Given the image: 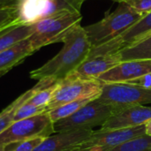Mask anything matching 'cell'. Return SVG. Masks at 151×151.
<instances>
[{
    "instance_id": "obj_1",
    "label": "cell",
    "mask_w": 151,
    "mask_h": 151,
    "mask_svg": "<svg viewBox=\"0 0 151 151\" xmlns=\"http://www.w3.org/2000/svg\"><path fill=\"white\" fill-rule=\"evenodd\" d=\"M63 48L51 59L37 69L30 72V78L37 81L53 79L59 81L75 69L88 58L91 44L81 23L73 26L62 39Z\"/></svg>"
},
{
    "instance_id": "obj_2",
    "label": "cell",
    "mask_w": 151,
    "mask_h": 151,
    "mask_svg": "<svg viewBox=\"0 0 151 151\" xmlns=\"http://www.w3.org/2000/svg\"><path fill=\"white\" fill-rule=\"evenodd\" d=\"M144 16L126 2H121L114 12L106 14L100 21L84 27V29L91 47H96L121 35Z\"/></svg>"
},
{
    "instance_id": "obj_3",
    "label": "cell",
    "mask_w": 151,
    "mask_h": 151,
    "mask_svg": "<svg viewBox=\"0 0 151 151\" xmlns=\"http://www.w3.org/2000/svg\"><path fill=\"white\" fill-rule=\"evenodd\" d=\"M81 12L63 11L51 14L33 24V32L28 38L35 51L51 43L61 42L67 32L81 23Z\"/></svg>"
},
{
    "instance_id": "obj_4",
    "label": "cell",
    "mask_w": 151,
    "mask_h": 151,
    "mask_svg": "<svg viewBox=\"0 0 151 151\" xmlns=\"http://www.w3.org/2000/svg\"><path fill=\"white\" fill-rule=\"evenodd\" d=\"M122 107H118L100 101L98 98L89 102L68 118L53 123L55 133L76 130L93 129L102 127L107 119Z\"/></svg>"
},
{
    "instance_id": "obj_5",
    "label": "cell",
    "mask_w": 151,
    "mask_h": 151,
    "mask_svg": "<svg viewBox=\"0 0 151 151\" xmlns=\"http://www.w3.org/2000/svg\"><path fill=\"white\" fill-rule=\"evenodd\" d=\"M102 88L103 83L98 80L84 79L70 73L58 81V88L45 111L47 112L63 104L81 99L98 98Z\"/></svg>"
},
{
    "instance_id": "obj_6",
    "label": "cell",
    "mask_w": 151,
    "mask_h": 151,
    "mask_svg": "<svg viewBox=\"0 0 151 151\" xmlns=\"http://www.w3.org/2000/svg\"><path fill=\"white\" fill-rule=\"evenodd\" d=\"M55 134L53 122L48 113L12 122L0 134V147H6L35 137H48Z\"/></svg>"
},
{
    "instance_id": "obj_7",
    "label": "cell",
    "mask_w": 151,
    "mask_h": 151,
    "mask_svg": "<svg viewBox=\"0 0 151 151\" xmlns=\"http://www.w3.org/2000/svg\"><path fill=\"white\" fill-rule=\"evenodd\" d=\"M98 99L118 107L151 104V88L131 83H103Z\"/></svg>"
},
{
    "instance_id": "obj_8",
    "label": "cell",
    "mask_w": 151,
    "mask_h": 151,
    "mask_svg": "<svg viewBox=\"0 0 151 151\" xmlns=\"http://www.w3.org/2000/svg\"><path fill=\"white\" fill-rule=\"evenodd\" d=\"M145 135V125L122 129L97 130L85 141L79 150L95 149L97 151H108L126 142Z\"/></svg>"
},
{
    "instance_id": "obj_9",
    "label": "cell",
    "mask_w": 151,
    "mask_h": 151,
    "mask_svg": "<svg viewBox=\"0 0 151 151\" xmlns=\"http://www.w3.org/2000/svg\"><path fill=\"white\" fill-rule=\"evenodd\" d=\"M150 73H151V59H135L120 62L100 75L97 80L102 83H123Z\"/></svg>"
},
{
    "instance_id": "obj_10",
    "label": "cell",
    "mask_w": 151,
    "mask_h": 151,
    "mask_svg": "<svg viewBox=\"0 0 151 151\" xmlns=\"http://www.w3.org/2000/svg\"><path fill=\"white\" fill-rule=\"evenodd\" d=\"M151 119V106L134 105L122 107L100 127L101 130L131 128L145 125Z\"/></svg>"
},
{
    "instance_id": "obj_11",
    "label": "cell",
    "mask_w": 151,
    "mask_h": 151,
    "mask_svg": "<svg viewBox=\"0 0 151 151\" xmlns=\"http://www.w3.org/2000/svg\"><path fill=\"white\" fill-rule=\"evenodd\" d=\"M94 130L76 129L56 133L46 137L34 151H78Z\"/></svg>"
},
{
    "instance_id": "obj_12",
    "label": "cell",
    "mask_w": 151,
    "mask_h": 151,
    "mask_svg": "<svg viewBox=\"0 0 151 151\" xmlns=\"http://www.w3.org/2000/svg\"><path fill=\"white\" fill-rule=\"evenodd\" d=\"M121 62L118 53H100L89 51L88 58L72 73L84 79L97 78Z\"/></svg>"
},
{
    "instance_id": "obj_13",
    "label": "cell",
    "mask_w": 151,
    "mask_h": 151,
    "mask_svg": "<svg viewBox=\"0 0 151 151\" xmlns=\"http://www.w3.org/2000/svg\"><path fill=\"white\" fill-rule=\"evenodd\" d=\"M28 38L0 52V75L19 65L27 57L35 52Z\"/></svg>"
},
{
    "instance_id": "obj_14",
    "label": "cell",
    "mask_w": 151,
    "mask_h": 151,
    "mask_svg": "<svg viewBox=\"0 0 151 151\" xmlns=\"http://www.w3.org/2000/svg\"><path fill=\"white\" fill-rule=\"evenodd\" d=\"M56 82H58V81H56L55 80H52V79H43V80L38 81V82L35 86H34L29 90L26 91L24 94H22L20 96H19L14 102H12L8 107H6L0 113V134L4 130H5L13 122V119H14L17 110L24 103L28 101L40 89L50 87V86L55 84Z\"/></svg>"
},
{
    "instance_id": "obj_15",
    "label": "cell",
    "mask_w": 151,
    "mask_h": 151,
    "mask_svg": "<svg viewBox=\"0 0 151 151\" xmlns=\"http://www.w3.org/2000/svg\"><path fill=\"white\" fill-rule=\"evenodd\" d=\"M48 0H18V21L20 24L33 25L43 19Z\"/></svg>"
},
{
    "instance_id": "obj_16",
    "label": "cell",
    "mask_w": 151,
    "mask_h": 151,
    "mask_svg": "<svg viewBox=\"0 0 151 151\" xmlns=\"http://www.w3.org/2000/svg\"><path fill=\"white\" fill-rule=\"evenodd\" d=\"M33 32V25H26L16 22L0 32V52L14 44L30 37Z\"/></svg>"
},
{
    "instance_id": "obj_17",
    "label": "cell",
    "mask_w": 151,
    "mask_h": 151,
    "mask_svg": "<svg viewBox=\"0 0 151 151\" xmlns=\"http://www.w3.org/2000/svg\"><path fill=\"white\" fill-rule=\"evenodd\" d=\"M119 55L121 62L135 59H151V35L122 49Z\"/></svg>"
},
{
    "instance_id": "obj_18",
    "label": "cell",
    "mask_w": 151,
    "mask_h": 151,
    "mask_svg": "<svg viewBox=\"0 0 151 151\" xmlns=\"http://www.w3.org/2000/svg\"><path fill=\"white\" fill-rule=\"evenodd\" d=\"M151 30V12L146 14L141 20L128 28L125 33L119 35L124 43V48L138 42L143 35Z\"/></svg>"
},
{
    "instance_id": "obj_19",
    "label": "cell",
    "mask_w": 151,
    "mask_h": 151,
    "mask_svg": "<svg viewBox=\"0 0 151 151\" xmlns=\"http://www.w3.org/2000/svg\"><path fill=\"white\" fill-rule=\"evenodd\" d=\"M95 99L96 98H87V99H81V100H77L74 102H71V103L63 104L59 107H57L53 110H50L47 111V113L49 117L50 118L51 121L55 123L60 119L70 117L71 115L75 113L77 111H79L81 107H83L84 105H86L87 104H88L89 102Z\"/></svg>"
},
{
    "instance_id": "obj_20",
    "label": "cell",
    "mask_w": 151,
    "mask_h": 151,
    "mask_svg": "<svg viewBox=\"0 0 151 151\" xmlns=\"http://www.w3.org/2000/svg\"><path fill=\"white\" fill-rule=\"evenodd\" d=\"M84 2V0H48V6L43 18L63 11L81 12Z\"/></svg>"
},
{
    "instance_id": "obj_21",
    "label": "cell",
    "mask_w": 151,
    "mask_h": 151,
    "mask_svg": "<svg viewBox=\"0 0 151 151\" xmlns=\"http://www.w3.org/2000/svg\"><path fill=\"white\" fill-rule=\"evenodd\" d=\"M108 151H151V136L145 134L134 138Z\"/></svg>"
},
{
    "instance_id": "obj_22",
    "label": "cell",
    "mask_w": 151,
    "mask_h": 151,
    "mask_svg": "<svg viewBox=\"0 0 151 151\" xmlns=\"http://www.w3.org/2000/svg\"><path fill=\"white\" fill-rule=\"evenodd\" d=\"M58 81L50 87L40 89L27 101V103L30 104L38 106V107H45L46 108L48 104L50 102L54 92L56 91V89L58 88Z\"/></svg>"
},
{
    "instance_id": "obj_23",
    "label": "cell",
    "mask_w": 151,
    "mask_h": 151,
    "mask_svg": "<svg viewBox=\"0 0 151 151\" xmlns=\"http://www.w3.org/2000/svg\"><path fill=\"white\" fill-rule=\"evenodd\" d=\"M45 112H46L45 107H38V106L28 104L27 101L17 110L14 119H13V122L23 120V119H26L34 116H37Z\"/></svg>"
},
{
    "instance_id": "obj_24",
    "label": "cell",
    "mask_w": 151,
    "mask_h": 151,
    "mask_svg": "<svg viewBox=\"0 0 151 151\" xmlns=\"http://www.w3.org/2000/svg\"><path fill=\"white\" fill-rule=\"evenodd\" d=\"M16 22H19L17 6L0 8V32Z\"/></svg>"
},
{
    "instance_id": "obj_25",
    "label": "cell",
    "mask_w": 151,
    "mask_h": 151,
    "mask_svg": "<svg viewBox=\"0 0 151 151\" xmlns=\"http://www.w3.org/2000/svg\"><path fill=\"white\" fill-rule=\"evenodd\" d=\"M45 139V137H35L16 143L12 149L5 151H34Z\"/></svg>"
},
{
    "instance_id": "obj_26",
    "label": "cell",
    "mask_w": 151,
    "mask_h": 151,
    "mask_svg": "<svg viewBox=\"0 0 151 151\" xmlns=\"http://www.w3.org/2000/svg\"><path fill=\"white\" fill-rule=\"evenodd\" d=\"M125 2L141 13L146 15L151 12V0H126Z\"/></svg>"
},
{
    "instance_id": "obj_27",
    "label": "cell",
    "mask_w": 151,
    "mask_h": 151,
    "mask_svg": "<svg viewBox=\"0 0 151 151\" xmlns=\"http://www.w3.org/2000/svg\"><path fill=\"white\" fill-rule=\"evenodd\" d=\"M126 83L136 84V85L143 86V87H146V88H151V73L144 75L142 77H140V78H138L136 80H134L132 81L126 82Z\"/></svg>"
},
{
    "instance_id": "obj_28",
    "label": "cell",
    "mask_w": 151,
    "mask_h": 151,
    "mask_svg": "<svg viewBox=\"0 0 151 151\" xmlns=\"http://www.w3.org/2000/svg\"><path fill=\"white\" fill-rule=\"evenodd\" d=\"M18 0H0V8L17 6Z\"/></svg>"
},
{
    "instance_id": "obj_29",
    "label": "cell",
    "mask_w": 151,
    "mask_h": 151,
    "mask_svg": "<svg viewBox=\"0 0 151 151\" xmlns=\"http://www.w3.org/2000/svg\"><path fill=\"white\" fill-rule=\"evenodd\" d=\"M145 134L151 136V119L145 124Z\"/></svg>"
},
{
    "instance_id": "obj_30",
    "label": "cell",
    "mask_w": 151,
    "mask_h": 151,
    "mask_svg": "<svg viewBox=\"0 0 151 151\" xmlns=\"http://www.w3.org/2000/svg\"><path fill=\"white\" fill-rule=\"evenodd\" d=\"M150 35H151V30L150 31V32H148V33H147V34H146L145 35H143V36H142V38L140 39V40H142V39L145 38V37H148V36H150ZM140 40H139V41H140Z\"/></svg>"
},
{
    "instance_id": "obj_31",
    "label": "cell",
    "mask_w": 151,
    "mask_h": 151,
    "mask_svg": "<svg viewBox=\"0 0 151 151\" xmlns=\"http://www.w3.org/2000/svg\"><path fill=\"white\" fill-rule=\"evenodd\" d=\"M86 1V0H84ZM112 1H115V2H119V3H121V2H125L126 0H112Z\"/></svg>"
},
{
    "instance_id": "obj_32",
    "label": "cell",
    "mask_w": 151,
    "mask_h": 151,
    "mask_svg": "<svg viewBox=\"0 0 151 151\" xmlns=\"http://www.w3.org/2000/svg\"><path fill=\"white\" fill-rule=\"evenodd\" d=\"M0 151H5V147H0Z\"/></svg>"
},
{
    "instance_id": "obj_33",
    "label": "cell",
    "mask_w": 151,
    "mask_h": 151,
    "mask_svg": "<svg viewBox=\"0 0 151 151\" xmlns=\"http://www.w3.org/2000/svg\"><path fill=\"white\" fill-rule=\"evenodd\" d=\"M78 151H89L88 150H78Z\"/></svg>"
}]
</instances>
